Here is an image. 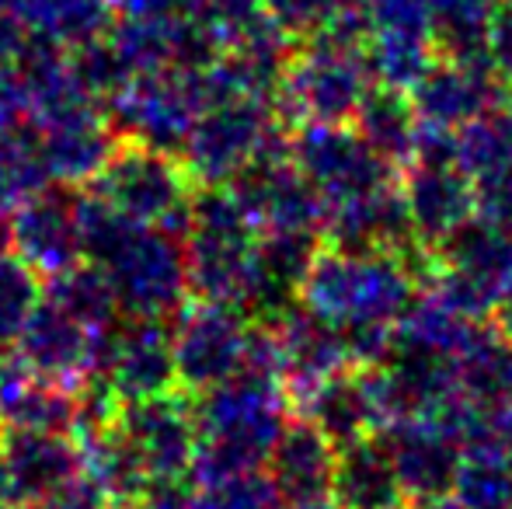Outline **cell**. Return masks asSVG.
<instances>
[{"mask_svg":"<svg viewBox=\"0 0 512 509\" xmlns=\"http://www.w3.org/2000/svg\"><path fill=\"white\" fill-rule=\"evenodd\" d=\"M115 422L140 454L150 482H178L192 475L196 461V405L189 391H168L157 398L119 405Z\"/></svg>","mask_w":512,"mask_h":509,"instance_id":"13","label":"cell"},{"mask_svg":"<svg viewBox=\"0 0 512 509\" xmlns=\"http://www.w3.org/2000/svg\"><path fill=\"white\" fill-rule=\"evenodd\" d=\"M0 450H4L18 506L28 509H46L70 482L84 475L81 447L70 433L4 429Z\"/></svg>","mask_w":512,"mask_h":509,"instance_id":"21","label":"cell"},{"mask_svg":"<svg viewBox=\"0 0 512 509\" xmlns=\"http://www.w3.org/2000/svg\"><path fill=\"white\" fill-rule=\"evenodd\" d=\"M7 374H11V360H7L4 353H0V387H4V381H7Z\"/></svg>","mask_w":512,"mask_h":509,"instance_id":"44","label":"cell"},{"mask_svg":"<svg viewBox=\"0 0 512 509\" xmlns=\"http://www.w3.org/2000/svg\"><path fill=\"white\" fill-rule=\"evenodd\" d=\"M290 394L283 381L262 367H248L227 384L213 387L196 405V482H220L244 471H262L286 429Z\"/></svg>","mask_w":512,"mask_h":509,"instance_id":"2","label":"cell"},{"mask_svg":"<svg viewBox=\"0 0 512 509\" xmlns=\"http://www.w3.org/2000/svg\"><path fill=\"white\" fill-rule=\"evenodd\" d=\"M408 509H467L464 503H460L453 492H446V496H429V499H415Z\"/></svg>","mask_w":512,"mask_h":509,"instance_id":"43","label":"cell"},{"mask_svg":"<svg viewBox=\"0 0 512 509\" xmlns=\"http://www.w3.org/2000/svg\"><path fill=\"white\" fill-rule=\"evenodd\" d=\"M307 422H314L335 447H349L366 436H377L387 422V408L380 401L377 381L370 367H349L310 387L304 398L293 401Z\"/></svg>","mask_w":512,"mask_h":509,"instance_id":"22","label":"cell"},{"mask_svg":"<svg viewBox=\"0 0 512 509\" xmlns=\"http://www.w3.org/2000/svg\"><path fill=\"white\" fill-rule=\"evenodd\" d=\"M95 381L105 384L119 405L175 391L178 370L171 328H164L161 318H129L126 325H115L105 332Z\"/></svg>","mask_w":512,"mask_h":509,"instance_id":"15","label":"cell"},{"mask_svg":"<svg viewBox=\"0 0 512 509\" xmlns=\"http://www.w3.org/2000/svg\"><path fill=\"white\" fill-rule=\"evenodd\" d=\"M321 234L328 245L359 248V252H370V248L401 252V248L415 241L405 196H401V185L394 182L363 192V196L328 203L324 206Z\"/></svg>","mask_w":512,"mask_h":509,"instance_id":"23","label":"cell"},{"mask_svg":"<svg viewBox=\"0 0 512 509\" xmlns=\"http://www.w3.org/2000/svg\"><path fill=\"white\" fill-rule=\"evenodd\" d=\"M457 391L471 401H512V339L499 328H481L457 356Z\"/></svg>","mask_w":512,"mask_h":509,"instance_id":"30","label":"cell"},{"mask_svg":"<svg viewBox=\"0 0 512 509\" xmlns=\"http://www.w3.org/2000/svg\"><path fill=\"white\" fill-rule=\"evenodd\" d=\"M269 332L272 349H276L279 381H283L286 394H290V405L297 398H304L310 387L356 367L342 328L317 318L304 304L290 307L283 318L272 321Z\"/></svg>","mask_w":512,"mask_h":509,"instance_id":"19","label":"cell"},{"mask_svg":"<svg viewBox=\"0 0 512 509\" xmlns=\"http://www.w3.org/2000/svg\"><path fill=\"white\" fill-rule=\"evenodd\" d=\"M405 496L429 499L453 492L464 464V447L443 415H398L377 433Z\"/></svg>","mask_w":512,"mask_h":509,"instance_id":"16","label":"cell"},{"mask_svg":"<svg viewBox=\"0 0 512 509\" xmlns=\"http://www.w3.org/2000/svg\"><path fill=\"white\" fill-rule=\"evenodd\" d=\"M258 238L262 234L241 210L230 185H203L185 227V269L192 297L234 304L251 318L262 293Z\"/></svg>","mask_w":512,"mask_h":509,"instance_id":"5","label":"cell"},{"mask_svg":"<svg viewBox=\"0 0 512 509\" xmlns=\"http://www.w3.org/2000/svg\"><path fill=\"white\" fill-rule=\"evenodd\" d=\"M492 314H495V328H499L502 335H509V339H512V290L502 293Z\"/></svg>","mask_w":512,"mask_h":509,"instance_id":"41","label":"cell"},{"mask_svg":"<svg viewBox=\"0 0 512 509\" xmlns=\"http://www.w3.org/2000/svg\"><path fill=\"white\" fill-rule=\"evenodd\" d=\"M502 0H429L432 39L446 56L485 60V42Z\"/></svg>","mask_w":512,"mask_h":509,"instance_id":"33","label":"cell"},{"mask_svg":"<svg viewBox=\"0 0 512 509\" xmlns=\"http://www.w3.org/2000/svg\"><path fill=\"white\" fill-rule=\"evenodd\" d=\"M49 300L60 304L67 314L84 321L95 332H112L122 318L119 293L98 262H77L70 269L49 276Z\"/></svg>","mask_w":512,"mask_h":509,"instance_id":"29","label":"cell"},{"mask_svg":"<svg viewBox=\"0 0 512 509\" xmlns=\"http://www.w3.org/2000/svg\"><path fill=\"white\" fill-rule=\"evenodd\" d=\"M119 140V129L102 112L39 126V133H35V147H39L46 178H53L56 185H70V189L95 182L108 157L115 154Z\"/></svg>","mask_w":512,"mask_h":509,"instance_id":"24","label":"cell"},{"mask_svg":"<svg viewBox=\"0 0 512 509\" xmlns=\"http://www.w3.org/2000/svg\"><path fill=\"white\" fill-rule=\"evenodd\" d=\"M84 255L112 279L126 318H171L189 300L185 248L161 227L136 224L95 192H81Z\"/></svg>","mask_w":512,"mask_h":509,"instance_id":"1","label":"cell"},{"mask_svg":"<svg viewBox=\"0 0 512 509\" xmlns=\"http://www.w3.org/2000/svg\"><path fill=\"white\" fill-rule=\"evenodd\" d=\"M290 157L321 192L324 206L394 182V164L384 161L352 123L300 126L290 140Z\"/></svg>","mask_w":512,"mask_h":509,"instance_id":"10","label":"cell"},{"mask_svg":"<svg viewBox=\"0 0 512 509\" xmlns=\"http://www.w3.org/2000/svg\"><path fill=\"white\" fill-rule=\"evenodd\" d=\"M105 332H95L53 300H39L21 325L18 363L35 377H46L63 387H88L102 367Z\"/></svg>","mask_w":512,"mask_h":509,"instance_id":"14","label":"cell"},{"mask_svg":"<svg viewBox=\"0 0 512 509\" xmlns=\"http://www.w3.org/2000/svg\"><path fill=\"white\" fill-rule=\"evenodd\" d=\"M18 18L39 39L81 49L105 35L108 0H28Z\"/></svg>","mask_w":512,"mask_h":509,"instance_id":"31","label":"cell"},{"mask_svg":"<svg viewBox=\"0 0 512 509\" xmlns=\"http://www.w3.org/2000/svg\"><path fill=\"white\" fill-rule=\"evenodd\" d=\"M7 227H11V252L46 279L84 258L81 192H70V185L39 189L28 196Z\"/></svg>","mask_w":512,"mask_h":509,"instance_id":"18","label":"cell"},{"mask_svg":"<svg viewBox=\"0 0 512 509\" xmlns=\"http://www.w3.org/2000/svg\"><path fill=\"white\" fill-rule=\"evenodd\" d=\"M373 77L411 91L436 60L429 0H356Z\"/></svg>","mask_w":512,"mask_h":509,"instance_id":"12","label":"cell"},{"mask_svg":"<svg viewBox=\"0 0 512 509\" xmlns=\"http://www.w3.org/2000/svg\"><path fill=\"white\" fill-rule=\"evenodd\" d=\"M457 133V161L474 182L512 171V105H495Z\"/></svg>","mask_w":512,"mask_h":509,"instance_id":"32","label":"cell"},{"mask_svg":"<svg viewBox=\"0 0 512 509\" xmlns=\"http://www.w3.org/2000/svg\"><path fill=\"white\" fill-rule=\"evenodd\" d=\"M415 238L439 248L478 213V182L460 168L457 157H411L401 175Z\"/></svg>","mask_w":512,"mask_h":509,"instance_id":"17","label":"cell"},{"mask_svg":"<svg viewBox=\"0 0 512 509\" xmlns=\"http://www.w3.org/2000/svg\"><path fill=\"white\" fill-rule=\"evenodd\" d=\"M112 509H133V506H112Z\"/></svg>","mask_w":512,"mask_h":509,"instance_id":"45","label":"cell"},{"mask_svg":"<svg viewBox=\"0 0 512 509\" xmlns=\"http://www.w3.org/2000/svg\"><path fill=\"white\" fill-rule=\"evenodd\" d=\"M206 109L199 67H164L136 74L108 98V116L122 140L157 150H182L199 112Z\"/></svg>","mask_w":512,"mask_h":509,"instance_id":"8","label":"cell"},{"mask_svg":"<svg viewBox=\"0 0 512 509\" xmlns=\"http://www.w3.org/2000/svg\"><path fill=\"white\" fill-rule=\"evenodd\" d=\"M0 509H18V496H14L11 475H7V461H4V450H0Z\"/></svg>","mask_w":512,"mask_h":509,"instance_id":"42","label":"cell"},{"mask_svg":"<svg viewBox=\"0 0 512 509\" xmlns=\"http://www.w3.org/2000/svg\"><path fill=\"white\" fill-rule=\"evenodd\" d=\"M84 408V387H63L11 367L0 387V426L32 433H74Z\"/></svg>","mask_w":512,"mask_h":509,"instance_id":"25","label":"cell"},{"mask_svg":"<svg viewBox=\"0 0 512 509\" xmlns=\"http://www.w3.org/2000/svg\"><path fill=\"white\" fill-rule=\"evenodd\" d=\"M366 32L359 7L317 32L300 53H290L276 88L279 116L293 123H352L373 91Z\"/></svg>","mask_w":512,"mask_h":509,"instance_id":"4","label":"cell"},{"mask_svg":"<svg viewBox=\"0 0 512 509\" xmlns=\"http://www.w3.org/2000/svg\"><path fill=\"white\" fill-rule=\"evenodd\" d=\"M453 496L467 509H512V464L467 454Z\"/></svg>","mask_w":512,"mask_h":509,"instance_id":"35","label":"cell"},{"mask_svg":"<svg viewBox=\"0 0 512 509\" xmlns=\"http://www.w3.org/2000/svg\"><path fill=\"white\" fill-rule=\"evenodd\" d=\"M352 126L359 129V136H363L384 161H391L394 168H398V164L405 168L411 161V154H415L422 119H418L408 91L373 84V91L366 95V102L359 105Z\"/></svg>","mask_w":512,"mask_h":509,"instance_id":"28","label":"cell"},{"mask_svg":"<svg viewBox=\"0 0 512 509\" xmlns=\"http://www.w3.org/2000/svg\"><path fill=\"white\" fill-rule=\"evenodd\" d=\"M502 84L506 81L495 74L488 60L443 56V60H432L408 98L425 126L460 129L502 105Z\"/></svg>","mask_w":512,"mask_h":509,"instance_id":"20","label":"cell"},{"mask_svg":"<svg viewBox=\"0 0 512 509\" xmlns=\"http://www.w3.org/2000/svg\"><path fill=\"white\" fill-rule=\"evenodd\" d=\"M46 168L39 161L35 136H21L18 129L0 133V217L14 213L28 196L42 189Z\"/></svg>","mask_w":512,"mask_h":509,"instance_id":"34","label":"cell"},{"mask_svg":"<svg viewBox=\"0 0 512 509\" xmlns=\"http://www.w3.org/2000/svg\"><path fill=\"white\" fill-rule=\"evenodd\" d=\"M331 492L342 509H401L408 499L377 436L338 447Z\"/></svg>","mask_w":512,"mask_h":509,"instance_id":"27","label":"cell"},{"mask_svg":"<svg viewBox=\"0 0 512 509\" xmlns=\"http://www.w3.org/2000/svg\"><path fill=\"white\" fill-rule=\"evenodd\" d=\"M485 60L492 63V70L502 81L512 84V0H502L495 11L485 42Z\"/></svg>","mask_w":512,"mask_h":509,"instance_id":"37","label":"cell"},{"mask_svg":"<svg viewBox=\"0 0 512 509\" xmlns=\"http://www.w3.org/2000/svg\"><path fill=\"white\" fill-rule=\"evenodd\" d=\"M241 210L258 234H317L324 220L321 192L293 164L290 140L286 147L258 157L251 168L230 182Z\"/></svg>","mask_w":512,"mask_h":509,"instance_id":"11","label":"cell"},{"mask_svg":"<svg viewBox=\"0 0 512 509\" xmlns=\"http://www.w3.org/2000/svg\"><path fill=\"white\" fill-rule=\"evenodd\" d=\"M91 192L136 224L185 234L196 203V178L171 150L119 140L115 154L91 182Z\"/></svg>","mask_w":512,"mask_h":509,"instance_id":"6","label":"cell"},{"mask_svg":"<svg viewBox=\"0 0 512 509\" xmlns=\"http://www.w3.org/2000/svg\"><path fill=\"white\" fill-rule=\"evenodd\" d=\"M171 335L178 387L189 394H206L248 370L255 321L234 304L196 297L178 311V328Z\"/></svg>","mask_w":512,"mask_h":509,"instance_id":"9","label":"cell"},{"mask_svg":"<svg viewBox=\"0 0 512 509\" xmlns=\"http://www.w3.org/2000/svg\"><path fill=\"white\" fill-rule=\"evenodd\" d=\"M286 147L279 136V109L269 98H227L199 112L182 143V161L196 185H230L244 168Z\"/></svg>","mask_w":512,"mask_h":509,"instance_id":"7","label":"cell"},{"mask_svg":"<svg viewBox=\"0 0 512 509\" xmlns=\"http://www.w3.org/2000/svg\"><path fill=\"white\" fill-rule=\"evenodd\" d=\"M283 509H342V503H338V499H335V492H321V496L286 499Z\"/></svg>","mask_w":512,"mask_h":509,"instance_id":"40","label":"cell"},{"mask_svg":"<svg viewBox=\"0 0 512 509\" xmlns=\"http://www.w3.org/2000/svg\"><path fill=\"white\" fill-rule=\"evenodd\" d=\"M39 304V272L14 252L0 255V346L14 342L28 314Z\"/></svg>","mask_w":512,"mask_h":509,"instance_id":"36","label":"cell"},{"mask_svg":"<svg viewBox=\"0 0 512 509\" xmlns=\"http://www.w3.org/2000/svg\"><path fill=\"white\" fill-rule=\"evenodd\" d=\"M335 464L338 447L314 422H307L300 415L297 422H286L283 436H279L276 450L269 457V475L279 485L283 499L321 496V492H331Z\"/></svg>","mask_w":512,"mask_h":509,"instance_id":"26","label":"cell"},{"mask_svg":"<svg viewBox=\"0 0 512 509\" xmlns=\"http://www.w3.org/2000/svg\"><path fill=\"white\" fill-rule=\"evenodd\" d=\"M418 293L422 283L401 252H387V248L359 252V248L324 245L317 248L300 283V304L338 328H398Z\"/></svg>","mask_w":512,"mask_h":509,"instance_id":"3","label":"cell"},{"mask_svg":"<svg viewBox=\"0 0 512 509\" xmlns=\"http://www.w3.org/2000/svg\"><path fill=\"white\" fill-rule=\"evenodd\" d=\"M25 116H28V105H25V88H21L18 74L0 67V133L18 129V123Z\"/></svg>","mask_w":512,"mask_h":509,"instance_id":"38","label":"cell"},{"mask_svg":"<svg viewBox=\"0 0 512 509\" xmlns=\"http://www.w3.org/2000/svg\"><path fill=\"white\" fill-rule=\"evenodd\" d=\"M28 46V35H25V21L18 14L4 11L0 7V67H11V63L21 60Z\"/></svg>","mask_w":512,"mask_h":509,"instance_id":"39","label":"cell"}]
</instances>
